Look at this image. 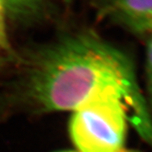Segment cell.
I'll return each instance as SVG.
<instances>
[{
  "instance_id": "6da1fadb",
  "label": "cell",
  "mask_w": 152,
  "mask_h": 152,
  "mask_svg": "<svg viewBox=\"0 0 152 152\" xmlns=\"http://www.w3.org/2000/svg\"><path fill=\"white\" fill-rule=\"evenodd\" d=\"M25 94L46 112L75 111L95 98L114 95L125 102L129 121L152 145V123L127 56L90 31L62 38L34 58Z\"/></svg>"
},
{
  "instance_id": "7a4b0ae2",
  "label": "cell",
  "mask_w": 152,
  "mask_h": 152,
  "mask_svg": "<svg viewBox=\"0 0 152 152\" xmlns=\"http://www.w3.org/2000/svg\"><path fill=\"white\" fill-rule=\"evenodd\" d=\"M129 111L114 95L93 99L74 112L71 139L80 152H138L125 146Z\"/></svg>"
},
{
  "instance_id": "3957f363",
  "label": "cell",
  "mask_w": 152,
  "mask_h": 152,
  "mask_svg": "<svg viewBox=\"0 0 152 152\" xmlns=\"http://www.w3.org/2000/svg\"><path fill=\"white\" fill-rule=\"evenodd\" d=\"M102 17L139 36L152 34V0H102Z\"/></svg>"
},
{
  "instance_id": "277c9868",
  "label": "cell",
  "mask_w": 152,
  "mask_h": 152,
  "mask_svg": "<svg viewBox=\"0 0 152 152\" xmlns=\"http://www.w3.org/2000/svg\"><path fill=\"white\" fill-rule=\"evenodd\" d=\"M7 17L29 21L37 19L43 14L45 0H0Z\"/></svg>"
},
{
  "instance_id": "5b68a950",
  "label": "cell",
  "mask_w": 152,
  "mask_h": 152,
  "mask_svg": "<svg viewBox=\"0 0 152 152\" xmlns=\"http://www.w3.org/2000/svg\"><path fill=\"white\" fill-rule=\"evenodd\" d=\"M6 18L5 11L0 5V69L11 65L17 60L7 32Z\"/></svg>"
},
{
  "instance_id": "8992f818",
  "label": "cell",
  "mask_w": 152,
  "mask_h": 152,
  "mask_svg": "<svg viewBox=\"0 0 152 152\" xmlns=\"http://www.w3.org/2000/svg\"><path fill=\"white\" fill-rule=\"evenodd\" d=\"M146 79L150 107L152 108V34L150 35L146 52Z\"/></svg>"
}]
</instances>
